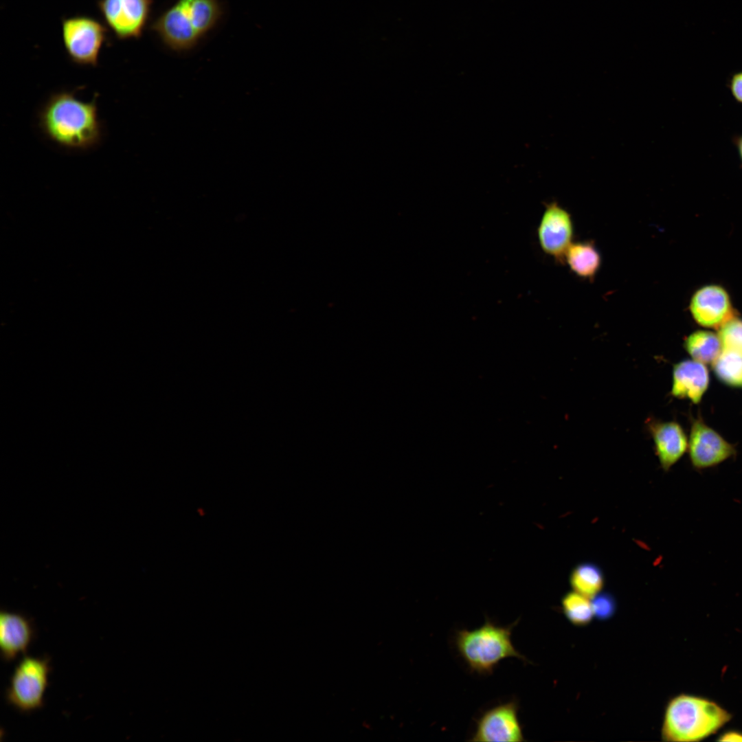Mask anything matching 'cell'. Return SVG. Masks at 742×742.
I'll use <instances>...</instances> for the list:
<instances>
[{"label":"cell","mask_w":742,"mask_h":742,"mask_svg":"<svg viewBox=\"0 0 742 742\" xmlns=\"http://www.w3.org/2000/svg\"><path fill=\"white\" fill-rule=\"evenodd\" d=\"M38 124L49 139L69 149H89L102 139L96 98L85 102L72 91L52 94L39 111Z\"/></svg>","instance_id":"obj_1"},{"label":"cell","mask_w":742,"mask_h":742,"mask_svg":"<svg viewBox=\"0 0 742 742\" xmlns=\"http://www.w3.org/2000/svg\"><path fill=\"white\" fill-rule=\"evenodd\" d=\"M221 14L219 0H177L150 29L169 49L187 51L214 27Z\"/></svg>","instance_id":"obj_2"},{"label":"cell","mask_w":742,"mask_h":742,"mask_svg":"<svg viewBox=\"0 0 742 742\" xmlns=\"http://www.w3.org/2000/svg\"><path fill=\"white\" fill-rule=\"evenodd\" d=\"M730 718L727 710L711 700L681 694L666 707L662 737L672 742L700 741L715 733Z\"/></svg>","instance_id":"obj_3"},{"label":"cell","mask_w":742,"mask_h":742,"mask_svg":"<svg viewBox=\"0 0 742 742\" xmlns=\"http://www.w3.org/2000/svg\"><path fill=\"white\" fill-rule=\"evenodd\" d=\"M517 623L518 620L508 626H499L487 620L478 628L456 631L457 651L471 672L492 674L499 663L507 657L526 660L511 640L513 629Z\"/></svg>","instance_id":"obj_4"},{"label":"cell","mask_w":742,"mask_h":742,"mask_svg":"<svg viewBox=\"0 0 742 742\" xmlns=\"http://www.w3.org/2000/svg\"><path fill=\"white\" fill-rule=\"evenodd\" d=\"M50 672L48 657L25 655L10 678L5 695L7 704L21 713L43 708Z\"/></svg>","instance_id":"obj_5"},{"label":"cell","mask_w":742,"mask_h":742,"mask_svg":"<svg viewBox=\"0 0 742 742\" xmlns=\"http://www.w3.org/2000/svg\"><path fill=\"white\" fill-rule=\"evenodd\" d=\"M108 30L98 19L87 15L65 17L61 21V34L69 60L80 66L96 67Z\"/></svg>","instance_id":"obj_6"},{"label":"cell","mask_w":742,"mask_h":742,"mask_svg":"<svg viewBox=\"0 0 742 742\" xmlns=\"http://www.w3.org/2000/svg\"><path fill=\"white\" fill-rule=\"evenodd\" d=\"M106 26L121 41L137 39L148 23L153 0H98Z\"/></svg>","instance_id":"obj_7"},{"label":"cell","mask_w":742,"mask_h":742,"mask_svg":"<svg viewBox=\"0 0 742 742\" xmlns=\"http://www.w3.org/2000/svg\"><path fill=\"white\" fill-rule=\"evenodd\" d=\"M688 451L694 469L716 466L736 455L735 447L698 417L693 420Z\"/></svg>","instance_id":"obj_8"},{"label":"cell","mask_w":742,"mask_h":742,"mask_svg":"<svg viewBox=\"0 0 742 742\" xmlns=\"http://www.w3.org/2000/svg\"><path fill=\"white\" fill-rule=\"evenodd\" d=\"M519 705L515 700L497 704L485 710L476 720L471 741H524L518 718Z\"/></svg>","instance_id":"obj_9"},{"label":"cell","mask_w":742,"mask_h":742,"mask_svg":"<svg viewBox=\"0 0 742 742\" xmlns=\"http://www.w3.org/2000/svg\"><path fill=\"white\" fill-rule=\"evenodd\" d=\"M537 232L542 251L556 260H563L572 244L574 225L570 214L556 202L546 205Z\"/></svg>","instance_id":"obj_10"},{"label":"cell","mask_w":742,"mask_h":742,"mask_svg":"<svg viewBox=\"0 0 742 742\" xmlns=\"http://www.w3.org/2000/svg\"><path fill=\"white\" fill-rule=\"evenodd\" d=\"M689 307L694 320L708 328L719 329L734 317L730 297L719 285L699 289L693 295Z\"/></svg>","instance_id":"obj_11"},{"label":"cell","mask_w":742,"mask_h":742,"mask_svg":"<svg viewBox=\"0 0 742 742\" xmlns=\"http://www.w3.org/2000/svg\"><path fill=\"white\" fill-rule=\"evenodd\" d=\"M32 620L17 612L2 610L0 613V653L1 659L10 662L25 655L35 638Z\"/></svg>","instance_id":"obj_12"},{"label":"cell","mask_w":742,"mask_h":742,"mask_svg":"<svg viewBox=\"0 0 742 742\" xmlns=\"http://www.w3.org/2000/svg\"><path fill=\"white\" fill-rule=\"evenodd\" d=\"M709 383L710 374L706 365L693 359L684 360L673 366L671 394L698 404L707 391Z\"/></svg>","instance_id":"obj_13"},{"label":"cell","mask_w":742,"mask_h":742,"mask_svg":"<svg viewBox=\"0 0 742 742\" xmlns=\"http://www.w3.org/2000/svg\"><path fill=\"white\" fill-rule=\"evenodd\" d=\"M650 429L661 466L668 471L688 451V438L675 421L654 422Z\"/></svg>","instance_id":"obj_14"},{"label":"cell","mask_w":742,"mask_h":742,"mask_svg":"<svg viewBox=\"0 0 742 742\" xmlns=\"http://www.w3.org/2000/svg\"><path fill=\"white\" fill-rule=\"evenodd\" d=\"M564 259L576 275L586 279L593 278L601 265L600 254L590 242L572 243Z\"/></svg>","instance_id":"obj_15"},{"label":"cell","mask_w":742,"mask_h":742,"mask_svg":"<svg viewBox=\"0 0 742 742\" xmlns=\"http://www.w3.org/2000/svg\"><path fill=\"white\" fill-rule=\"evenodd\" d=\"M684 346L692 359L705 365H712L723 351L718 334L708 330L692 333L686 338Z\"/></svg>","instance_id":"obj_16"},{"label":"cell","mask_w":742,"mask_h":742,"mask_svg":"<svg viewBox=\"0 0 742 742\" xmlns=\"http://www.w3.org/2000/svg\"><path fill=\"white\" fill-rule=\"evenodd\" d=\"M570 582L573 591L592 599L602 591L604 578L598 566L584 563L572 570Z\"/></svg>","instance_id":"obj_17"},{"label":"cell","mask_w":742,"mask_h":742,"mask_svg":"<svg viewBox=\"0 0 742 742\" xmlns=\"http://www.w3.org/2000/svg\"><path fill=\"white\" fill-rule=\"evenodd\" d=\"M561 606L565 617L574 625H587L594 617L591 599L576 592L566 594Z\"/></svg>","instance_id":"obj_18"},{"label":"cell","mask_w":742,"mask_h":742,"mask_svg":"<svg viewBox=\"0 0 742 742\" xmlns=\"http://www.w3.org/2000/svg\"><path fill=\"white\" fill-rule=\"evenodd\" d=\"M713 371L725 385L730 387H742V356L723 350L712 364Z\"/></svg>","instance_id":"obj_19"},{"label":"cell","mask_w":742,"mask_h":742,"mask_svg":"<svg viewBox=\"0 0 742 742\" xmlns=\"http://www.w3.org/2000/svg\"><path fill=\"white\" fill-rule=\"evenodd\" d=\"M723 350L742 356V319L734 317L719 328Z\"/></svg>","instance_id":"obj_20"},{"label":"cell","mask_w":742,"mask_h":742,"mask_svg":"<svg viewBox=\"0 0 742 742\" xmlns=\"http://www.w3.org/2000/svg\"><path fill=\"white\" fill-rule=\"evenodd\" d=\"M594 615L598 619H609L616 612V603L614 597L601 592L591 599Z\"/></svg>","instance_id":"obj_21"},{"label":"cell","mask_w":742,"mask_h":742,"mask_svg":"<svg viewBox=\"0 0 742 742\" xmlns=\"http://www.w3.org/2000/svg\"><path fill=\"white\" fill-rule=\"evenodd\" d=\"M730 89L734 99L742 104V71L735 73L732 76Z\"/></svg>","instance_id":"obj_22"},{"label":"cell","mask_w":742,"mask_h":742,"mask_svg":"<svg viewBox=\"0 0 742 742\" xmlns=\"http://www.w3.org/2000/svg\"><path fill=\"white\" fill-rule=\"evenodd\" d=\"M720 741H742V733L737 731L725 732L718 739Z\"/></svg>","instance_id":"obj_23"},{"label":"cell","mask_w":742,"mask_h":742,"mask_svg":"<svg viewBox=\"0 0 742 742\" xmlns=\"http://www.w3.org/2000/svg\"><path fill=\"white\" fill-rule=\"evenodd\" d=\"M737 148H738V151H739V156H740L741 159L742 161V136L740 137L737 140Z\"/></svg>","instance_id":"obj_24"}]
</instances>
